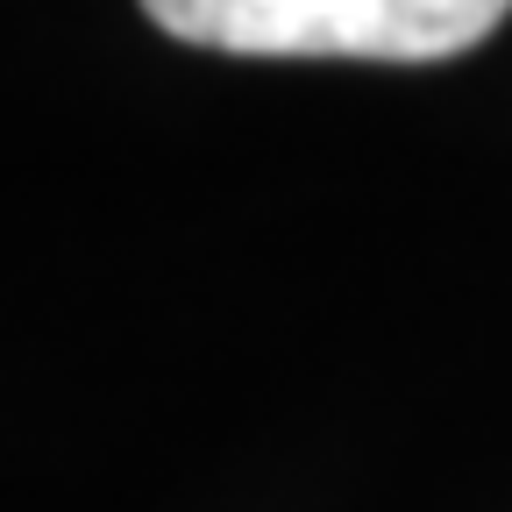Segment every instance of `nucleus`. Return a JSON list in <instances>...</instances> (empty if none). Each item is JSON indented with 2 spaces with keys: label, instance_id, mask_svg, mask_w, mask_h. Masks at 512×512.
Instances as JSON below:
<instances>
[{
  "label": "nucleus",
  "instance_id": "obj_1",
  "mask_svg": "<svg viewBox=\"0 0 512 512\" xmlns=\"http://www.w3.org/2000/svg\"><path fill=\"white\" fill-rule=\"evenodd\" d=\"M143 15L228 57H370L434 64L477 50L512 0H143Z\"/></svg>",
  "mask_w": 512,
  "mask_h": 512
}]
</instances>
